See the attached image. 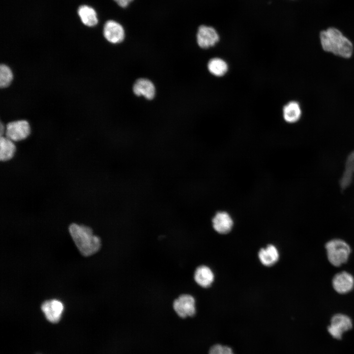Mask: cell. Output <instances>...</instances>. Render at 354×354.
I'll list each match as a JSON object with an SVG mask.
<instances>
[{"label":"cell","mask_w":354,"mask_h":354,"mask_svg":"<svg viewBox=\"0 0 354 354\" xmlns=\"http://www.w3.org/2000/svg\"><path fill=\"white\" fill-rule=\"evenodd\" d=\"M323 49L334 55L349 59L353 55L354 46L350 40L338 29L329 27L321 31L319 34Z\"/></svg>","instance_id":"obj_1"},{"label":"cell","mask_w":354,"mask_h":354,"mask_svg":"<svg viewBox=\"0 0 354 354\" xmlns=\"http://www.w3.org/2000/svg\"><path fill=\"white\" fill-rule=\"evenodd\" d=\"M68 230L76 245L83 256H91L100 249L101 239L93 234L90 228L72 223L69 226Z\"/></svg>","instance_id":"obj_2"},{"label":"cell","mask_w":354,"mask_h":354,"mask_svg":"<svg viewBox=\"0 0 354 354\" xmlns=\"http://www.w3.org/2000/svg\"><path fill=\"white\" fill-rule=\"evenodd\" d=\"M325 248L329 262L334 266H339L346 263L351 252L348 243L338 238L327 241Z\"/></svg>","instance_id":"obj_3"},{"label":"cell","mask_w":354,"mask_h":354,"mask_svg":"<svg viewBox=\"0 0 354 354\" xmlns=\"http://www.w3.org/2000/svg\"><path fill=\"white\" fill-rule=\"evenodd\" d=\"M353 322L351 318L347 315L338 313L333 315L330 324L327 329L329 334L334 339L340 340L344 332L353 328Z\"/></svg>","instance_id":"obj_4"},{"label":"cell","mask_w":354,"mask_h":354,"mask_svg":"<svg viewBox=\"0 0 354 354\" xmlns=\"http://www.w3.org/2000/svg\"><path fill=\"white\" fill-rule=\"evenodd\" d=\"M30 132V127L28 121L24 119L11 121L7 124L5 129V136L13 142L21 141L27 138Z\"/></svg>","instance_id":"obj_5"},{"label":"cell","mask_w":354,"mask_h":354,"mask_svg":"<svg viewBox=\"0 0 354 354\" xmlns=\"http://www.w3.org/2000/svg\"><path fill=\"white\" fill-rule=\"evenodd\" d=\"M195 299L190 295L183 294L173 302V308L180 317H193L196 314Z\"/></svg>","instance_id":"obj_6"},{"label":"cell","mask_w":354,"mask_h":354,"mask_svg":"<svg viewBox=\"0 0 354 354\" xmlns=\"http://www.w3.org/2000/svg\"><path fill=\"white\" fill-rule=\"evenodd\" d=\"M196 36L198 45L203 49L214 46L220 39L214 28L206 25H201L199 27Z\"/></svg>","instance_id":"obj_7"},{"label":"cell","mask_w":354,"mask_h":354,"mask_svg":"<svg viewBox=\"0 0 354 354\" xmlns=\"http://www.w3.org/2000/svg\"><path fill=\"white\" fill-rule=\"evenodd\" d=\"M46 319L50 323H57L60 320L64 310L63 303L57 299L44 301L41 306Z\"/></svg>","instance_id":"obj_8"},{"label":"cell","mask_w":354,"mask_h":354,"mask_svg":"<svg viewBox=\"0 0 354 354\" xmlns=\"http://www.w3.org/2000/svg\"><path fill=\"white\" fill-rule=\"evenodd\" d=\"M334 290L338 294H346L354 287V277L350 273L343 271L334 275L332 280Z\"/></svg>","instance_id":"obj_9"},{"label":"cell","mask_w":354,"mask_h":354,"mask_svg":"<svg viewBox=\"0 0 354 354\" xmlns=\"http://www.w3.org/2000/svg\"><path fill=\"white\" fill-rule=\"evenodd\" d=\"M103 35L109 42L117 44L123 40L125 31L119 23L114 20H109L104 26Z\"/></svg>","instance_id":"obj_10"},{"label":"cell","mask_w":354,"mask_h":354,"mask_svg":"<svg viewBox=\"0 0 354 354\" xmlns=\"http://www.w3.org/2000/svg\"><path fill=\"white\" fill-rule=\"evenodd\" d=\"M212 222L213 229L220 234L229 233L234 225L232 218L225 211L217 212L212 218Z\"/></svg>","instance_id":"obj_11"},{"label":"cell","mask_w":354,"mask_h":354,"mask_svg":"<svg viewBox=\"0 0 354 354\" xmlns=\"http://www.w3.org/2000/svg\"><path fill=\"white\" fill-rule=\"evenodd\" d=\"M194 279L196 283L201 287L208 288L214 281V274L209 267L202 265L196 268Z\"/></svg>","instance_id":"obj_12"},{"label":"cell","mask_w":354,"mask_h":354,"mask_svg":"<svg viewBox=\"0 0 354 354\" xmlns=\"http://www.w3.org/2000/svg\"><path fill=\"white\" fill-rule=\"evenodd\" d=\"M133 91L137 96H143L148 99H152L155 94L154 85L150 80L140 78L136 80L133 87Z\"/></svg>","instance_id":"obj_13"},{"label":"cell","mask_w":354,"mask_h":354,"mask_svg":"<svg viewBox=\"0 0 354 354\" xmlns=\"http://www.w3.org/2000/svg\"><path fill=\"white\" fill-rule=\"evenodd\" d=\"M258 255L261 264L267 267L275 265L279 259L278 250L273 244H268L266 247L261 248Z\"/></svg>","instance_id":"obj_14"},{"label":"cell","mask_w":354,"mask_h":354,"mask_svg":"<svg viewBox=\"0 0 354 354\" xmlns=\"http://www.w3.org/2000/svg\"><path fill=\"white\" fill-rule=\"evenodd\" d=\"M283 114L284 119L286 122L290 123L297 122L301 116L299 104L295 101L288 102L283 107Z\"/></svg>","instance_id":"obj_15"},{"label":"cell","mask_w":354,"mask_h":354,"mask_svg":"<svg viewBox=\"0 0 354 354\" xmlns=\"http://www.w3.org/2000/svg\"><path fill=\"white\" fill-rule=\"evenodd\" d=\"M354 175V150L349 154L346 160L345 171L340 180V185L342 189H344L351 184Z\"/></svg>","instance_id":"obj_16"},{"label":"cell","mask_w":354,"mask_h":354,"mask_svg":"<svg viewBox=\"0 0 354 354\" xmlns=\"http://www.w3.org/2000/svg\"><path fill=\"white\" fill-rule=\"evenodd\" d=\"M16 147L13 143L5 136L0 137V160L6 161L11 159L14 156Z\"/></svg>","instance_id":"obj_17"},{"label":"cell","mask_w":354,"mask_h":354,"mask_svg":"<svg viewBox=\"0 0 354 354\" xmlns=\"http://www.w3.org/2000/svg\"><path fill=\"white\" fill-rule=\"evenodd\" d=\"M78 14L82 22L85 25L92 27L98 23V19L95 11L87 5H82L78 9Z\"/></svg>","instance_id":"obj_18"},{"label":"cell","mask_w":354,"mask_h":354,"mask_svg":"<svg viewBox=\"0 0 354 354\" xmlns=\"http://www.w3.org/2000/svg\"><path fill=\"white\" fill-rule=\"evenodd\" d=\"M207 68L212 75L217 77H221L228 71V66L224 60L220 58H214L209 60Z\"/></svg>","instance_id":"obj_19"},{"label":"cell","mask_w":354,"mask_h":354,"mask_svg":"<svg viewBox=\"0 0 354 354\" xmlns=\"http://www.w3.org/2000/svg\"><path fill=\"white\" fill-rule=\"evenodd\" d=\"M13 79V73L10 68L5 64L0 66V87L4 88L8 87Z\"/></svg>","instance_id":"obj_20"},{"label":"cell","mask_w":354,"mask_h":354,"mask_svg":"<svg viewBox=\"0 0 354 354\" xmlns=\"http://www.w3.org/2000/svg\"><path fill=\"white\" fill-rule=\"evenodd\" d=\"M209 354H234L232 349L228 346L216 344L212 346L209 351Z\"/></svg>","instance_id":"obj_21"},{"label":"cell","mask_w":354,"mask_h":354,"mask_svg":"<svg viewBox=\"0 0 354 354\" xmlns=\"http://www.w3.org/2000/svg\"><path fill=\"white\" fill-rule=\"evenodd\" d=\"M120 7H127L133 0H114Z\"/></svg>","instance_id":"obj_22"},{"label":"cell","mask_w":354,"mask_h":354,"mask_svg":"<svg viewBox=\"0 0 354 354\" xmlns=\"http://www.w3.org/2000/svg\"><path fill=\"white\" fill-rule=\"evenodd\" d=\"M5 128H4V126L3 125V124H2V123L1 122V123H0V136H3V135H2L3 134H4V132H5Z\"/></svg>","instance_id":"obj_23"}]
</instances>
